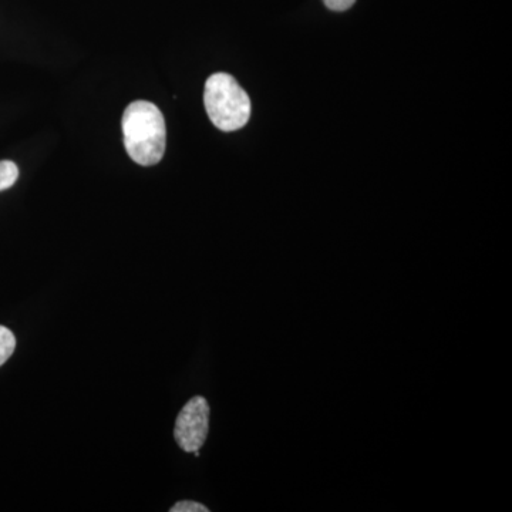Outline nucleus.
Instances as JSON below:
<instances>
[{
    "instance_id": "423d86ee",
    "label": "nucleus",
    "mask_w": 512,
    "mask_h": 512,
    "mask_svg": "<svg viewBox=\"0 0 512 512\" xmlns=\"http://www.w3.org/2000/svg\"><path fill=\"white\" fill-rule=\"evenodd\" d=\"M171 512H210L207 507L195 501H181L170 510Z\"/></svg>"
},
{
    "instance_id": "f257e3e1",
    "label": "nucleus",
    "mask_w": 512,
    "mask_h": 512,
    "mask_svg": "<svg viewBox=\"0 0 512 512\" xmlns=\"http://www.w3.org/2000/svg\"><path fill=\"white\" fill-rule=\"evenodd\" d=\"M121 128L124 147L134 163L151 167L163 160L167 130L156 104L144 100L131 103L124 111Z\"/></svg>"
},
{
    "instance_id": "20e7f679",
    "label": "nucleus",
    "mask_w": 512,
    "mask_h": 512,
    "mask_svg": "<svg viewBox=\"0 0 512 512\" xmlns=\"http://www.w3.org/2000/svg\"><path fill=\"white\" fill-rule=\"evenodd\" d=\"M19 178L18 165L13 161H0V191L9 190Z\"/></svg>"
},
{
    "instance_id": "f03ea898",
    "label": "nucleus",
    "mask_w": 512,
    "mask_h": 512,
    "mask_svg": "<svg viewBox=\"0 0 512 512\" xmlns=\"http://www.w3.org/2000/svg\"><path fill=\"white\" fill-rule=\"evenodd\" d=\"M204 104L212 124L227 133L247 126L251 117V100L231 74H212L205 83Z\"/></svg>"
},
{
    "instance_id": "39448f33",
    "label": "nucleus",
    "mask_w": 512,
    "mask_h": 512,
    "mask_svg": "<svg viewBox=\"0 0 512 512\" xmlns=\"http://www.w3.org/2000/svg\"><path fill=\"white\" fill-rule=\"evenodd\" d=\"M16 349V339L12 330L0 326V366L5 365Z\"/></svg>"
},
{
    "instance_id": "7ed1b4c3",
    "label": "nucleus",
    "mask_w": 512,
    "mask_h": 512,
    "mask_svg": "<svg viewBox=\"0 0 512 512\" xmlns=\"http://www.w3.org/2000/svg\"><path fill=\"white\" fill-rule=\"evenodd\" d=\"M210 430V406L204 397H192L175 421L174 439L185 453H194L204 446Z\"/></svg>"
},
{
    "instance_id": "0eeeda50",
    "label": "nucleus",
    "mask_w": 512,
    "mask_h": 512,
    "mask_svg": "<svg viewBox=\"0 0 512 512\" xmlns=\"http://www.w3.org/2000/svg\"><path fill=\"white\" fill-rule=\"evenodd\" d=\"M323 3H325L326 8L330 10H335V12H345V10L350 9L355 5L356 0H323Z\"/></svg>"
}]
</instances>
